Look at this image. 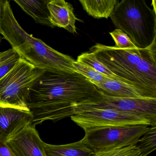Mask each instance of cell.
<instances>
[{
	"label": "cell",
	"mask_w": 156,
	"mask_h": 156,
	"mask_svg": "<svg viewBox=\"0 0 156 156\" xmlns=\"http://www.w3.org/2000/svg\"><path fill=\"white\" fill-rule=\"evenodd\" d=\"M73 66L75 72L84 76L94 84L102 82L105 78H108L96 72L87 65L76 60H75L73 63Z\"/></svg>",
	"instance_id": "ac0fdd59"
},
{
	"label": "cell",
	"mask_w": 156,
	"mask_h": 156,
	"mask_svg": "<svg viewBox=\"0 0 156 156\" xmlns=\"http://www.w3.org/2000/svg\"><path fill=\"white\" fill-rule=\"evenodd\" d=\"M47 8L50 22L54 27L63 28L73 34H77L76 22L80 20L76 17L70 3L65 0H49Z\"/></svg>",
	"instance_id": "8fae6325"
},
{
	"label": "cell",
	"mask_w": 156,
	"mask_h": 156,
	"mask_svg": "<svg viewBox=\"0 0 156 156\" xmlns=\"http://www.w3.org/2000/svg\"><path fill=\"white\" fill-rule=\"evenodd\" d=\"M76 61L87 65L96 72L108 77L109 79L121 82L116 76L110 72L103 64L101 63L92 53L88 52L82 54L77 57Z\"/></svg>",
	"instance_id": "2e32d148"
},
{
	"label": "cell",
	"mask_w": 156,
	"mask_h": 156,
	"mask_svg": "<svg viewBox=\"0 0 156 156\" xmlns=\"http://www.w3.org/2000/svg\"><path fill=\"white\" fill-rule=\"evenodd\" d=\"M15 156H46L45 142L32 124L6 142Z\"/></svg>",
	"instance_id": "9c48e42d"
},
{
	"label": "cell",
	"mask_w": 156,
	"mask_h": 156,
	"mask_svg": "<svg viewBox=\"0 0 156 156\" xmlns=\"http://www.w3.org/2000/svg\"><path fill=\"white\" fill-rule=\"evenodd\" d=\"M49 0H14L21 9L31 17L36 23L54 28L50 20L47 8Z\"/></svg>",
	"instance_id": "4fadbf2b"
},
{
	"label": "cell",
	"mask_w": 156,
	"mask_h": 156,
	"mask_svg": "<svg viewBox=\"0 0 156 156\" xmlns=\"http://www.w3.org/2000/svg\"><path fill=\"white\" fill-rule=\"evenodd\" d=\"M0 34L20 57L35 67L75 71L73 66L75 60L71 56L55 51L24 31L16 20L10 2L6 0H2L0 9Z\"/></svg>",
	"instance_id": "3957f363"
},
{
	"label": "cell",
	"mask_w": 156,
	"mask_h": 156,
	"mask_svg": "<svg viewBox=\"0 0 156 156\" xmlns=\"http://www.w3.org/2000/svg\"><path fill=\"white\" fill-rule=\"evenodd\" d=\"M46 156H93L94 152L84 142L83 139L74 143L51 145L45 143Z\"/></svg>",
	"instance_id": "5bb4252c"
},
{
	"label": "cell",
	"mask_w": 156,
	"mask_h": 156,
	"mask_svg": "<svg viewBox=\"0 0 156 156\" xmlns=\"http://www.w3.org/2000/svg\"><path fill=\"white\" fill-rule=\"evenodd\" d=\"M149 126L144 125L108 126L86 129L83 140L95 153L136 145L147 132Z\"/></svg>",
	"instance_id": "8992f818"
},
{
	"label": "cell",
	"mask_w": 156,
	"mask_h": 156,
	"mask_svg": "<svg viewBox=\"0 0 156 156\" xmlns=\"http://www.w3.org/2000/svg\"><path fill=\"white\" fill-rule=\"evenodd\" d=\"M122 83L156 98V42L145 49H119L97 44L89 51Z\"/></svg>",
	"instance_id": "7a4b0ae2"
},
{
	"label": "cell",
	"mask_w": 156,
	"mask_h": 156,
	"mask_svg": "<svg viewBox=\"0 0 156 156\" xmlns=\"http://www.w3.org/2000/svg\"><path fill=\"white\" fill-rule=\"evenodd\" d=\"M93 156H144L136 145L113 149L95 153Z\"/></svg>",
	"instance_id": "d6986e66"
},
{
	"label": "cell",
	"mask_w": 156,
	"mask_h": 156,
	"mask_svg": "<svg viewBox=\"0 0 156 156\" xmlns=\"http://www.w3.org/2000/svg\"><path fill=\"white\" fill-rule=\"evenodd\" d=\"M33 117L28 110L0 107V140L6 142L32 124Z\"/></svg>",
	"instance_id": "30bf717a"
},
{
	"label": "cell",
	"mask_w": 156,
	"mask_h": 156,
	"mask_svg": "<svg viewBox=\"0 0 156 156\" xmlns=\"http://www.w3.org/2000/svg\"><path fill=\"white\" fill-rule=\"evenodd\" d=\"M104 95L103 102L94 106L141 117L150 121L151 126L156 125V98H121L104 94Z\"/></svg>",
	"instance_id": "ba28073f"
},
{
	"label": "cell",
	"mask_w": 156,
	"mask_h": 156,
	"mask_svg": "<svg viewBox=\"0 0 156 156\" xmlns=\"http://www.w3.org/2000/svg\"><path fill=\"white\" fill-rule=\"evenodd\" d=\"M19 60L11 62L7 64L0 67V79L2 78L7 73H9L14 67Z\"/></svg>",
	"instance_id": "603a6c76"
},
{
	"label": "cell",
	"mask_w": 156,
	"mask_h": 156,
	"mask_svg": "<svg viewBox=\"0 0 156 156\" xmlns=\"http://www.w3.org/2000/svg\"><path fill=\"white\" fill-rule=\"evenodd\" d=\"M45 71L20 58L0 79V107L30 111L27 101L30 91Z\"/></svg>",
	"instance_id": "5b68a950"
},
{
	"label": "cell",
	"mask_w": 156,
	"mask_h": 156,
	"mask_svg": "<svg viewBox=\"0 0 156 156\" xmlns=\"http://www.w3.org/2000/svg\"><path fill=\"white\" fill-rule=\"evenodd\" d=\"M103 92L75 71L46 70L32 87L27 101L34 126L75 115L78 107L98 105Z\"/></svg>",
	"instance_id": "6da1fadb"
},
{
	"label": "cell",
	"mask_w": 156,
	"mask_h": 156,
	"mask_svg": "<svg viewBox=\"0 0 156 156\" xmlns=\"http://www.w3.org/2000/svg\"><path fill=\"white\" fill-rule=\"evenodd\" d=\"M105 94L121 98H146L140 91L125 83L105 78L102 82L94 84Z\"/></svg>",
	"instance_id": "7c38bea8"
},
{
	"label": "cell",
	"mask_w": 156,
	"mask_h": 156,
	"mask_svg": "<svg viewBox=\"0 0 156 156\" xmlns=\"http://www.w3.org/2000/svg\"><path fill=\"white\" fill-rule=\"evenodd\" d=\"M3 39V37L0 36V46ZM20 58V55L12 48L4 51L0 52V67L11 62L17 61Z\"/></svg>",
	"instance_id": "44dd1931"
},
{
	"label": "cell",
	"mask_w": 156,
	"mask_h": 156,
	"mask_svg": "<svg viewBox=\"0 0 156 156\" xmlns=\"http://www.w3.org/2000/svg\"><path fill=\"white\" fill-rule=\"evenodd\" d=\"M110 18L137 48L145 49L156 42V7L151 9L145 1H118Z\"/></svg>",
	"instance_id": "277c9868"
},
{
	"label": "cell",
	"mask_w": 156,
	"mask_h": 156,
	"mask_svg": "<svg viewBox=\"0 0 156 156\" xmlns=\"http://www.w3.org/2000/svg\"><path fill=\"white\" fill-rule=\"evenodd\" d=\"M2 0H0V9H1V8L2 4ZM0 32H1V30H0Z\"/></svg>",
	"instance_id": "cb8c5ba5"
},
{
	"label": "cell",
	"mask_w": 156,
	"mask_h": 156,
	"mask_svg": "<svg viewBox=\"0 0 156 156\" xmlns=\"http://www.w3.org/2000/svg\"><path fill=\"white\" fill-rule=\"evenodd\" d=\"M118 0H79L83 9L95 19H108L112 14Z\"/></svg>",
	"instance_id": "9a60e30c"
},
{
	"label": "cell",
	"mask_w": 156,
	"mask_h": 156,
	"mask_svg": "<svg viewBox=\"0 0 156 156\" xmlns=\"http://www.w3.org/2000/svg\"><path fill=\"white\" fill-rule=\"evenodd\" d=\"M86 105L76 108L71 119L85 130L94 128L144 125L151 126L150 121L135 115L116 110Z\"/></svg>",
	"instance_id": "52a82bcc"
},
{
	"label": "cell",
	"mask_w": 156,
	"mask_h": 156,
	"mask_svg": "<svg viewBox=\"0 0 156 156\" xmlns=\"http://www.w3.org/2000/svg\"><path fill=\"white\" fill-rule=\"evenodd\" d=\"M143 137L136 144L143 156H147L156 149V125L149 127Z\"/></svg>",
	"instance_id": "e0dca14e"
},
{
	"label": "cell",
	"mask_w": 156,
	"mask_h": 156,
	"mask_svg": "<svg viewBox=\"0 0 156 156\" xmlns=\"http://www.w3.org/2000/svg\"><path fill=\"white\" fill-rule=\"evenodd\" d=\"M115 42V47L119 49L136 48L130 38L126 34L119 29H116L109 33Z\"/></svg>",
	"instance_id": "ffe728a7"
},
{
	"label": "cell",
	"mask_w": 156,
	"mask_h": 156,
	"mask_svg": "<svg viewBox=\"0 0 156 156\" xmlns=\"http://www.w3.org/2000/svg\"><path fill=\"white\" fill-rule=\"evenodd\" d=\"M0 156H15L6 142L0 140Z\"/></svg>",
	"instance_id": "7402d4cb"
}]
</instances>
